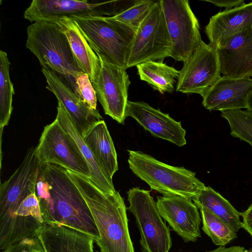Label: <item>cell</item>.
Instances as JSON below:
<instances>
[{
    "label": "cell",
    "mask_w": 252,
    "mask_h": 252,
    "mask_svg": "<svg viewBox=\"0 0 252 252\" xmlns=\"http://www.w3.org/2000/svg\"><path fill=\"white\" fill-rule=\"evenodd\" d=\"M35 194L44 224L68 226L89 235L95 243L99 239L91 212L66 169L40 164Z\"/></svg>",
    "instance_id": "1"
},
{
    "label": "cell",
    "mask_w": 252,
    "mask_h": 252,
    "mask_svg": "<svg viewBox=\"0 0 252 252\" xmlns=\"http://www.w3.org/2000/svg\"><path fill=\"white\" fill-rule=\"evenodd\" d=\"M41 72L46 79V88L63 103L74 125L83 137L94 124L102 120L98 110L91 109L55 72L46 68H42Z\"/></svg>",
    "instance_id": "16"
},
{
    "label": "cell",
    "mask_w": 252,
    "mask_h": 252,
    "mask_svg": "<svg viewBox=\"0 0 252 252\" xmlns=\"http://www.w3.org/2000/svg\"><path fill=\"white\" fill-rule=\"evenodd\" d=\"M252 88V79L220 77L207 91L202 105L207 109L221 111L247 109V99Z\"/></svg>",
    "instance_id": "18"
},
{
    "label": "cell",
    "mask_w": 252,
    "mask_h": 252,
    "mask_svg": "<svg viewBox=\"0 0 252 252\" xmlns=\"http://www.w3.org/2000/svg\"><path fill=\"white\" fill-rule=\"evenodd\" d=\"M100 67L92 82L104 113L121 124L125 123L130 81L126 69L112 63L101 55Z\"/></svg>",
    "instance_id": "10"
},
{
    "label": "cell",
    "mask_w": 252,
    "mask_h": 252,
    "mask_svg": "<svg viewBox=\"0 0 252 252\" xmlns=\"http://www.w3.org/2000/svg\"><path fill=\"white\" fill-rule=\"evenodd\" d=\"M128 152L132 172L164 196L179 195L192 200L206 188L195 173L184 167L168 165L140 151Z\"/></svg>",
    "instance_id": "4"
},
{
    "label": "cell",
    "mask_w": 252,
    "mask_h": 252,
    "mask_svg": "<svg viewBox=\"0 0 252 252\" xmlns=\"http://www.w3.org/2000/svg\"><path fill=\"white\" fill-rule=\"evenodd\" d=\"M83 138L99 168L112 181L113 176L118 169L117 155L105 122L102 120L96 123Z\"/></svg>",
    "instance_id": "21"
},
{
    "label": "cell",
    "mask_w": 252,
    "mask_h": 252,
    "mask_svg": "<svg viewBox=\"0 0 252 252\" xmlns=\"http://www.w3.org/2000/svg\"><path fill=\"white\" fill-rule=\"evenodd\" d=\"M192 201L198 208L203 207L228 224L236 232L242 228L238 212L230 203L211 187H206Z\"/></svg>",
    "instance_id": "24"
},
{
    "label": "cell",
    "mask_w": 252,
    "mask_h": 252,
    "mask_svg": "<svg viewBox=\"0 0 252 252\" xmlns=\"http://www.w3.org/2000/svg\"><path fill=\"white\" fill-rule=\"evenodd\" d=\"M171 43L160 1L135 31L127 61V68L148 61L163 62L170 57Z\"/></svg>",
    "instance_id": "7"
},
{
    "label": "cell",
    "mask_w": 252,
    "mask_h": 252,
    "mask_svg": "<svg viewBox=\"0 0 252 252\" xmlns=\"http://www.w3.org/2000/svg\"><path fill=\"white\" fill-rule=\"evenodd\" d=\"M198 209L203 224L202 229L215 245L224 247L237 238V232L223 220L204 208Z\"/></svg>",
    "instance_id": "27"
},
{
    "label": "cell",
    "mask_w": 252,
    "mask_h": 252,
    "mask_svg": "<svg viewBox=\"0 0 252 252\" xmlns=\"http://www.w3.org/2000/svg\"><path fill=\"white\" fill-rule=\"evenodd\" d=\"M85 200L99 234V252H135L131 239L126 207L121 195L105 192L88 177L66 170Z\"/></svg>",
    "instance_id": "2"
},
{
    "label": "cell",
    "mask_w": 252,
    "mask_h": 252,
    "mask_svg": "<svg viewBox=\"0 0 252 252\" xmlns=\"http://www.w3.org/2000/svg\"><path fill=\"white\" fill-rule=\"evenodd\" d=\"M155 2L154 0H138L127 9L111 17L136 31L149 14Z\"/></svg>",
    "instance_id": "29"
},
{
    "label": "cell",
    "mask_w": 252,
    "mask_h": 252,
    "mask_svg": "<svg viewBox=\"0 0 252 252\" xmlns=\"http://www.w3.org/2000/svg\"><path fill=\"white\" fill-rule=\"evenodd\" d=\"M35 236L40 252H94L92 237L64 225L44 224Z\"/></svg>",
    "instance_id": "20"
},
{
    "label": "cell",
    "mask_w": 252,
    "mask_h": 252,
    "mask_svg": "<svg viewBox=\"0 0 252 252\" xmlns=\"http://www.w3.org/2000/svg\"><path fill=\"white\" fill-rule=\"evenodd\" d=\"M35 154L40 165L56 164L91 178L89 167L78 147L56 119L44 127Z\"/></svg>",
    "instance_id": "9"
},
{
    "label": "cell",
    "mask_w": 252,
    "mask_h": 252,
    "mask_svg": "<svg viewBox=\"0 0 252 252\" xmlns=\"http://www.w3.org/2000/svg\"><path fill=\"white\" fill-rule=\"evenodd\" d=\"M81 31L96 54L127 69V61L135 31L130 27L108 16H84L69 18Z\"/></svg>",
    "instance_id": "5"
},
{
    "label": "cell",
    "mask_w": 252,
    "mask_h": 252,
    "mask_svg": "<svg viewBox=\"0 0 252 252\" xmlns=\"http://www.w3.org/2000/svg\"><path fill=\"white\" fill-rule=\"evenodd\" d=\"M140 79L160 94L172 93L177 83L180 71L162 62L148 61L137 65Z\"/></svg>",
    "instance_id": "25"
},
{
    "label": "cell",
    "mask_w": 252,
    "mask_h": 252,
    "mask_svg": "<svg viewBox=\"0 0 252 252\" xmlns=\"http://www.w3.org/2000/svg\"><path fill=\"white\" fill-rule=\"evenodd\" d=\"M247 109L252 112V88L251 89L247 97Z\"/></svg>",
    "instance_id": "35"
},
{
    "label": "cell",
    "mask_w": 252,
    "mask_h": 252,
    "mask_svg": "<svg viewBox=\"0 0 252 252\" xmlns=\"http://www.w3.org/2000/svg\"><path fill=\"white\" fill-rule=\"evenodd\" d=\"M77 95L92 110H97V96L87 74L83 72L76 80Z\"/></svg>",
    "instance_id": "30"
},
{
    "label": "cell",
    "mask_w": 252,
    "mask_h": 252,
    "mask_svg": "<svg viewBox=\"0 0 252 252\" xmlns=\"http://www.w3.org/2000/svg\"><path fill=\"white\" fill-rule=\"evenodd\" d=\"M121 9L120 1L89 2L77 0H33L25 11L24 17L34 23L53 22L63 17H111L119 14Z\"/></svg>",
    "instance_id": "11"
},
{
    "label": "cell",
    "mask_w": 252,
    "mask_h": 252,
    "mask_svg": "<svg viewBox=\"0 0 252 252\" xmlns=\"http://www.w3.org/2000/svg\"><path fill=\"white\" fill-rule=\"evenodd\" d=\"M180 71L176 91L198 94L203 97L221 77L217 49L202 40Z\"/></svg>",
    "instance_id": "12"
},
{
    "label": "cell",
    "mask_w": 252,
    "mask_h": 252,
    "mask_svg": "<svg viewBox=\"0 0 252 252\" xmlns=\"http://www.w3.org/2000/svg\"><path fill=\"white\" fill-rule=\"evenodd\" d=\"M252 29V1L212 16L205 27L209 44L216 49L225 46L235 34Z\"/></svg>",
    "instance_id": "17"
},
{
    "label": "cell",
    "mask_w": 252,
    "mask_h": 252,
    "mask_svg": "<svg viewBox=\"0 0 252 252\" xmlns=\"http://www.w3.org/2000/svg\"><path fill=\"white\" fill-rule=\"evenodd\" d=\"M56 119L78 147L89 167L91 174L90 179L105 192L114 193L116 190L113 182L108 179L97 165L91 150L74 125L63 105L60 101H58Z\"/></svg>",
    "instance_id": "23"
},
{
    "label": "cell",
    "mask_w": 252,
    "mask_h": 252,
    "mask_svg": "<svg viewBox=\"0 0 252 252\" xmlns=\"http://www.w3.org/2000/svg\"><path fill=\"white\" fill-rule=\"evenodd\" d=\"M27 33L26 47L42 68L57 74L77 94L76 80L84 72L61 27L54 22L37 21L27 27Z\"/></svg>",
    "instance_id": "3"
},
{
    "label": "cell",
    "mask_w": 252,
    "mask_h": 252,
    "mask_svg": "<svg viewBox=\"0 0 252 252\" xmlns=\"http://www.w3.org/2000/svg\"><path fill=\"white\" fill-rule=\"evenodd\" d=\"M192 201L179 195H163L158 196L156 202L160 216L186 243L201 237L199 209Z\"/></svg>",
    "instance_id": "14"
},
{
    "label": "cell",
    "mask_w": 252,
    "mask_h": 252,
    "mask_svg": "<svg viewBox=\"0 0 252 252\" xmlns=\"http://www.w3.org/2000/svg\"><path fill=\"white\" fill-rule=\"evenodd\" d=\"M243 252H252V250H246L245 249Z\"/></svg>",
    "instance_id": "36"
},
{
    "label": "cell",
    "mask_w": 252,
    "mask_h": 252,
    "mask_svg": "<svg viewBox=\"0 0 252 252\" xmlns=\"http://www.w3.org/2000/svg\"><path fill=\"white\" fill-rule=\"evenodd\" d=\"M135 119L154 136L183 147L187 143L186 131L169 114L157 109L143 101H128L126 117Z\"/></svg>",
    "instance_id": "15"
},
{
    "label": "cell",
    "mask_w": 252,
    "mask_h": 252,
    "mask_svg": "<svg viewBox=\"0 0 252 252\" xmlns=\"http://www.w3.org/2000/svg\"><path fill=\"white\" fill-rule=\"evenodd\" d=\"M219 7H224L225 10H229L234 7L242 6L245 4L243 0H205Z\"/></svg>",
    "instance_id": "32"
},
{
    "label": "cell",
    "mask_w": 252,
    "mask_h": 252,
    "mask_svg": "<svg viewBox=\"0 0 252 252\" xmlns=\"http://www.w3.org/2000/svg\"><path fill=\"white\" fill-rule=\"evenodd\" d=\"M242 228L245 229L252 237V204L241 213Z\"/></svg>",
    "instance_id": "33"
},
{
    "label": "cell",
    "mask_w": 252,
    "mask_h": 252,
    "mask_svg": "<svg viewBox=\"0 0 252 252\" xmlns=\"http://www.w3.org/2000/svg\"><path fill=\"white\" fill-rule=\"evenodd\" d=\"M245 249L240 246H232L229 248L219 247V248L206 252H243Z\"/></svg>",
    "instance_id": "34"
},
{
    "label": "cell",
    "mask_w": 252,
    "mask_h": 252,
    "mask_svg": "<svg viewBox=\"0 0 252 252\" xmlns=\"http://www.w3.org/2000/svg\"><path fill=\"white\" fill-rule=\"evenodd\" d=\"M65 34L74 57L80 68L87 74L91 83L100 67V60L82 34L74 21L63 17L55 21Z\"/></svg>",
    "instance_id": "22"
},
{
    "label": "cell",
    "mask_w": 252,
    "mask_h": 252,
    "mask_svg": "<svg viewBox=\"0 0 252 252\" xmlns=\"http://www.w3.org/2000/svg\"><path fill=\"white\" fill-rule=\"evenodd\" d=\"M10 62L7 53L0 50V133L7 126L13 110L12 98L15 94L9 74Z\"/></svg>",
    "instance_id": "26"
},
{
    "label": "cell",
    "mask_w": 252,
    "mask_h": 252,
    "mask_svg": "<svg viewBox=\"0 0 252 252\" xmlns=\"http://www.w3.org/2000/svg\"><path fill=\"white\" fill-rule=\"evenodd\" d=\"M41 246L35 237L24 239L11 245L2 252H40Z\"/></svg>",
    "instance_id": "31"
},
{
    "label": "cell",
    "mask_w": 252,
    "mask_h": 252,
    "mask_svg": "<svg viewBox=\"0 0 252 252\" xmlns=\"http://www.w3.org/2000/svg\"><path fill=\"white\" fill-rule=\"evenodd\" d=\"M217 50L223 76H252V29L235 34L225 46Z\"/></svg>",
    "instance_id": "19"
},
{
    "label": "cell",
    "mask_w": 252,
    "mask_h": 252,
    "mask_svg": "<svg viewBox=\"0 0 252 252\" xmlns=\"http://www.w3.org/2000/svg\"><path fill=\"white\" fill-rule=\"evenodd\" d=\"M221 116L228 122L231 135L248 142L252 147V112L242 109L221 111Z\"/></svg>",
    "instance_id": "28"
},
{
    "label": "cell",
    "mask_w": 252,
    "mask_h": 252,
    "mask_svg": "<svg viewBox=\"0 0 252 252\" xmlns=\"http://www.w3.org/2000/svg\"><path fill=\"white\" fill-rule=\"evenodd\" d=\"M40 164L35 148L28 149L21 164L0 186V220L9 216L30 194L35 193Z\"/></svg>",
    "instance_id": "13"
},
{
    "label": "cell",
    "mask_w": 252,
    "mask_h": 252,
    "mask_svg": "<svg viewBox=\"0 0 252 252\" xmlns=\"http://www.w3.org/2000/svg\"><path fill=\"white\" fill-rule=\"evenodd\" d=\"M127 209L134 216L143 252H168L172 242L170 230L160 216L149 190L133 188L127 192Z\"/></svg>",
    "instance_id": "6"
},
{
    "label": "cell",
    "mask_w": 252,
    "mask_h": 252,
    "mask_svg": "<svg viewBox=\"0 0 252 252\" xmlns=\"http://www.w3.org/2000/svg\"><path fill=\"white\" fill-rule=\"evenodd\" d=\"M171 43L170 57L185 62L202 39L198 20L188 0H160Z\"/></svg>",
    "instance_id": "8"
}]
</instances>
